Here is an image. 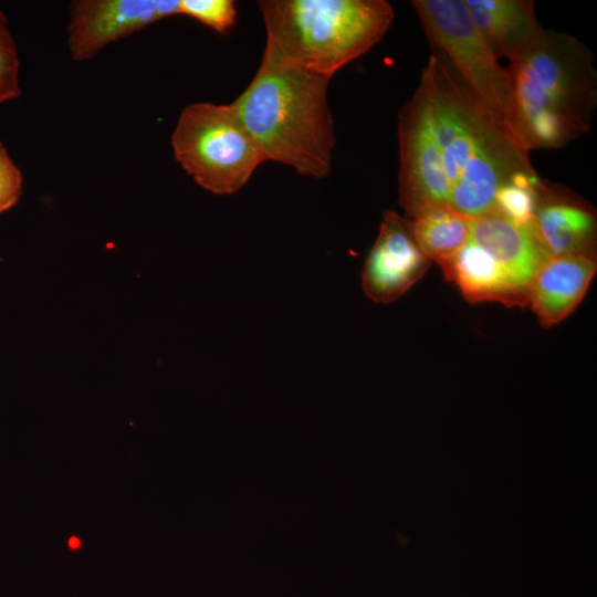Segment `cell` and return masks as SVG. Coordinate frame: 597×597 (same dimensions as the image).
<instances>
[{"mask_svg":"<svg viewBox=\"0 0 597 597\" xmlns=\"http://www.w3.org/2000/svg\"><path fill=\"white\" fill-rule=\"evenodd\" d=\"M506 71V130L525 151L566 146L590 129L597 77L593 55L579 40L543 29Z\"/></svg>","mask_w":597,"mask_h":597,"instance_id":"2","label":"cell"},{"mask_svg":"<svg viewBox=\"0 0 597 597\" xmlns=\"http://www.w3.org/2000/svg\"><path fill=\"white\" fill-rule=\"evenodd\" d=\"M471 220L449 206L439 205L421 211L410 224L421 251L439 264L470 240Z\"/></svg>","mask_w":597,"mask_h":597,"instance_id":"15","label":"cell"},{"mask_svg":"<svg viewBox=\"0 0 597 597\" xmlns=\"http://www.w3.org/2000/svg\"><path fill=\"white\" fill-rule=\"evenodd\" d=\"M412 6L430 43L443 52L465 86L506 129L507 71L472 21L463 0H415Z\"/></svg>","mask_w":597,"mask_h":597,"instance_id":"6","label":"cell"},{"mask_svg":"<svg viewBox=\"0 0 597 597\" xmlns=\"http://www.w3.org/2000/svg\"><path fill=\"white\" fill-rule=\"evenodd\" d=\"M264 57L331 78L367 53L390 28L385 0H263Z\"/></svg>","mask_w":597,"mask_h":597,"instance_id":"4","label":"cell"},{"mask_svg":"<svg viewBox=\"0 0 597 597\" xmlns=\"http://www.w3.org/2000/svg\"><path fill=\"white\" fill-rule=\"evenodd\" d=\"M180 0H75L70 6L67 45L72 60L93 59L107 44L161 19L180 14Z\"/></svg>","mask_w":597,"mask_h":597,"instance_id":"7","label":"cell"},{"mask_svg":"<svg viewBox=\"0 0 597 597\" xmlns=\"http://www.w3.org/2000/svg\"><path fill=\"white\" fill-rule=\"evenodd\" d=\"M179 13L224 33L235 23L237 6L232 0H180Z\"/></svg>","mask_w":597,"mask_h":597,"instance_id":"17","label":"cell"},{"mask_svg":"<svg viewBox=\"0 0 597 597\" xmlns=\"http://www.w3.org/2000/svg\"><path fill=\"white\" fill-rule=\"evenodd\" d=\"M596 273V259L567 255L547 259L534 275L527 304L541 324L551 327L580 303Z\"/></svg>","mask_w":597,"mask_h":597,"instance_id":"11","label":"cell"},{"mask_svg":"<svg viewBox=\"0 0 597 597\" xmlns=\"http://www.w3.org/2000/svg\"><path fill=\"white\" fill-rule=\"evenodd\" d=\"M328 77L262 56L248 87L231 103L273 160L311 178H325L335 147Z\"/></svg>","mask_w":597,"mask_h":597,"instance_id":"3","label":"cell"},{"mask_svg":"<svg viewBox=\"0 0 597 597\" xmlns=\"http://www.w3.org/2000/svg\"><path fill=\"white\" fill-rule=\"evenodd\" d=\"M509 274L513 283L527 295L534 275L549 259L533 230L490 211L471 220V238Z\"/></svg>","mask_w":597,"mask_h":597,"instance_id":"12","label":"cell"},{"mask_svg":"<svg viewBox=\"0 0 597 597\" xmlns=\"http://www.w3.org/2000/svg\"><path fill=\"white\" fill-rule=\"evenodd\" d=\"M399 203L406 218L439 205L448 206L449 186L422 112L413 97L398 116Z\"/></svg>","mask_w":597,"mask_h":597,"instance_id":"8","label":"cell"},{"mask_svg":"<svg viewBox=\"0 0 597 597\" xmlns=\"http://www.w3.org/2000/svg\"><path fill=\"white\" fill-rule=\"evenodd\" d=\"M171 148L182 169L216 195L237 192L265 161L231 103L187 105L172 132Z\"/></svg>","mask_w":597,"mask_h":597,"instance_id":"5","label":"cell"},{"mask_svg":"<svg viewBox=\"0 0 597 597\" xmlns=\"http://www.w3.org/2000/svg\"><path fill=\"white\" fill-rule=\"evenodd\" d=\"M447 279L453 281L470 302H500L524 306L527 295L504 269L471 239L450 259L439 263Z\"/></svg>","mask_w":597,"mask_h":597,"instance_id":"14","label":"cell"},{"mask_svg":"<svg viewBox=\"0 0 597 597\" xmlns=\"http://www.w3.org/2000/svg\"><path fill=\"white\" fill-rule=\"evenodd\" d=\"M468 12L498 59L509 61L543 31L528 0H463Z\"/></svg>","mask_w":597,"mask_h":597,"instance_id":"13","label":"cell"},{"mask_svg":"<svg viewBox=\"0 0 597 597\" xmlns=\"http://www.w3.org/2000/svg\"><path fill=\"white\" fill-rule=\"evenodd\" d=\"M532 229L548 258H595V210L557 185L541 181Z\"/></svg>","mask_w":597,"mask_h":597,"instance_id":"10","label":"cell"},{"mask_svg":"<svg viewBox=\"0 0 597 597\" xmlns=\"http://www.w3.org/2000/svg\"><path fill=\"white\" fill-rule=\"evenodd\" d=\"M541 181L537 172L515 176L498 191L493 211L519 226L533 230L537 189Z\"/></svg>","mask_w":597,"mask_h":597,"instance_id":"16","label":"cell"},{"mask_svg":"<svg viewBox=\"0 0 597 597\" xmlns=\"http://www.w3.org/2000/svg\"><path fill=\"white\" fill-rule=\"evenodd\" d=\"M19 66L17 45L0 9V104L20 96Z\"/></svg>","mask_w":597,"mask_h":597,"instance_id":"18","label":"cell"},{"mask_svg":"<svg viewBox=\"0 0 597 597\" xmlns=\"http://www.w3.org/2000/svg\"><path fill=\"white\" fill-rule=\"evenodd\" d=\"M430 262L413 237L410 220L388 210L364 265L363 290L377 303H391L426 273Z\"/></svg>","mask_w":597,"mask_h":597,"instance_id":"9","label":"cell"},{"mask_svg":"<svg viewBox=\"0 0 597 597\" xmlns=\"http://www.w3.org/2000/svg\"><path fill=\"white\" fill-rule=\"evenodd\" d=\"M412 97L440 158L450 208L480 217L493 210L498 191L515 176L536 174L528 153L472 94L446 56H430Z\"/></svg>","mask_w":597,"mask_h":597,"instance_id":"1","label":"cell"},{"mask_svg":"<svg viewBox=\"0 0 597 597\" xmlns=\"http://www.w3.org/2000/svg\"><path fill=\"white\" fill-rule=\"evenodd\" d=\"M22 172L0 142V213L12 208L22 193Z\"/></svg>","mask_w":597,"mask_h":597,"instance_id":"19","label":"cell"}]
</instances>
